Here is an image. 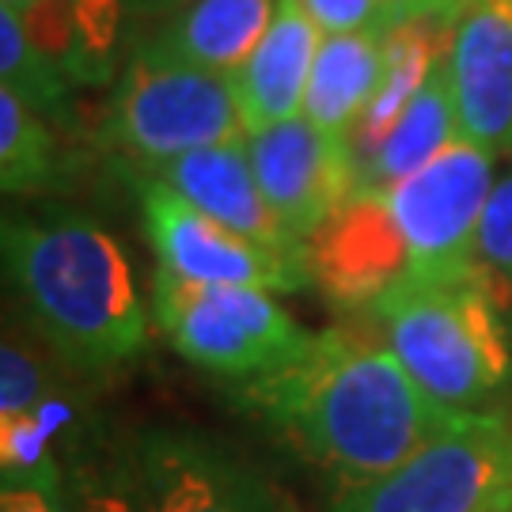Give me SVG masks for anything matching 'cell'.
<instances>
[{
	"label": "cell",
	"instance_id": "obj_1",
	"mask_svg": "<svg viewBox=\"0 0 512 512\" xmlns=\"http://www.w3.org/2000/svg\"><path fill=\"white\" fill-rule=\"evenodd\" d=\"M236 406L277 429L334 494L395 471L459 418L425 395L387 342L349 327L319 330L296 361L239 384Z\"/></svg>",
	"mask_w": 512,
	"mask_h": 512
},
{
	"label": "cell",
	"instance_id": "obj_2",
	"mask_svg": "<svg viewBox=\"0 0 512 512\" xmlns=\"http://www.w3.org/2000/svg\"><path fill=\"white\" fill-rule=\"evenodd\" d=\"M4 277L27 323L69 372H107L148 346V311L122 243L76 209L8 217Z\"/></svg>",
	"mask_w": 512,
	"mask_h": 512
},
{
	"label": "cell",
	"instance_id": "obj_3",
	"mask_svg": "<svg viewBox=\"0 0 512 512\" xmlns=\"http://www.w3.org/2000/svg\"><path fill=\"white\" fill-rule=\"evenodd\" d=\"M368 319L433 403L478 414L509 399L512 338L478 270L448 281L406 277L368 308Z\"/></svg>",
	"mask_w": 512,
	"mask_h": 512
},
{
	"label": "cell",
	"instance_id": "obj_4",
	"mask_svg": "<svg viewBox=\"0 0 512 512\" xmlns=\"http://www.w3.org/2000/svg\"><path fill=\"white\" fill-rule=\"evenodd\" d=\"M239 137H247V129L236 80L179 61L148 38L129 54L103 118V141L126 164L148 171L183 152Z\"/></svg>",
	"mask_w": 512,
	"mask_h": 512
},
{
	"label": "cell",
	"instance_id": "obj_5",
	"mask_svg": "<svg viewBox=\"0 0 512 512\" xmlns=\"http://www.w3.org/2000/svg\"><path fill=\"white\" fill-rule=\"evenodd\" d=\"M152 319L183 361L236 387L296 361L315 338L274 293L198 285L167 270L152 277Z\"/></svg>",
	"mask_w": 512,
	"mask_h": 512
},
{
	"label": "cell",
	"instance_id": "obj_6",
	"mask_svg": "<svg viewBox=\"0 0 512 512\" xmlns=\"http://www.w3.org/2000/svg\"><path fill=\"white\" fill-rule=\"evenodd\" d=\"M512 509V410L459 414L395 471L334 494L330 512Z\"/></svg>",
	"mask_w": 512,
	"mask_h": 512
},
{
	"label": "cell",
	"instance_id": "obj_7",
	"mask_svg": "<svg viewBox=\"0 0 512 512\" xmlns=\"http://www.w3.org/2000/svg\"><path fill=\"white\" fill-rule=\"evenodd\" d=\"M494 156L490 148L456 137L425 167L384 190L414 258L410 277L448 281L475 274V232L494 190Z\"/></svg>",
	"mask_w": 512,
	"mask_h": 512
},
{
	"label": "cell",
	"instance_id": "obj_8",
	"mask_svg": "<svg viewBox=\"0 0 512 512\" xmlns=\"http://www.w3.org/2000/svg\"><path fill=\"white\" fill-rule=\"evenodd\" d=\"M137 198L156 270L198 285H247L262 293L308 289V258L274 255L190 205L160 179L137 175Z\"/></svg>",
	"mask_w": 512,
	"mask_h": 512
},
{
	"label": "cell",
	"instance_id": "obj_9",
	"mask_svg": "<svg viewBox=\"0 0 512 512\" xmlns=\"http://www.w3.org/2000/svg\"><path fill=\"white\" fill-rule=\"evenodd\" d=\"M122 456L145 512H285L266 478L194 429H145Z\"/></svg>",
	"mask_w": 512,
	"mask_h": 512
},
{
	"label": "cell",
	"instance_id": "obj_10",
	"mask_svg": "<svg viewBox=\"0 0 512 512\" xmlns=\"http://www.w3.org/2000/svg\"><path fill=\"white\" fill-rule=\"evenodd\" d=\"M247 156L277 220L304 247L357 194V156L349 137L296 114L247 133Z\"/></svg>",
	"mask_w": 512,
	"mask_h": 512
},
{
	"label": "cell",
	"instance_id": "obj_11",
	"mask_svg": "<svg viewBox=\"0 0 512 512\" xmlns=\"http://www.w3.org/2000/svg\"><path fill=\"white\" fill-rule=\"evenodd\" d=\"M308 270L330 304L357 315H368L380 296L403 285L414 274V258L384 194L357 190L308 239Z\"/></svg>",
	"mask_w": 512,
	"mask_h": 512
},
{
	"label": "cell",
	"instance_id": "obj_12",
	"mask_svg": "<svg viewBox=\"0 0 512 512\" xmlns=\"http://www.w3.org/2000/svg\"><path fill=\"white\" fill-rule=\"evenodd\" d=\"M448 73L459 137L512 152V0H475L452 27Z\"/></svg>",
	"mask_w": 512,
	"mask_h": 512
},
{
	"label": "cell",
	"instance_id": "obj_13",
	"mask_svg": "<svg viewBox=\"0 0 512 512\" xmlns=\"http://www.w3.org/2000/svg\"><path fill=\"white\" fill-rule=\"evenodd\" d=\"M141 175L167 183L190 205H198L202 213L220 220L224 228H232L274 255L308 258V247L277 220L274 205L266 202L255 167H251V156H247V137L194 148V152H183L175 160L148 167Z\"/></svg>",
	"mask_w": 512,
	"mask_h": 512
},
{
	"label": "cell",
	"instance_id": "obj_14",
	"mask_svg": "<svg viewBox=\"0 0 512 512\" xmlns=\"http://www.w3.org/2000/svg\"><path fill=\"white\" fill-rule=\"evenodd\" d=\"M319 42H323V31L311 23L304 4L277 0L270 31L258 42L251 61L243 65V73L236 76V99L247 133L304 114Z\"/></svg>",
	"mask_w": 512,
	"mask_h": 512
},
{
	"label": "cell",
	"instance_id": "obj_15",
	"mask_svg": "<svg viewBox=\"0 0 512 512\" xmlns=\"http://www.w3.org/2000/svg\"><path fill=\"white\" fill-rule=\"evenodd\" d=\"M459 137V110L452 92V73H448V54L437 61V69L418 88L403 110V118L387 129L380 141L353 152L357 156V190L384 194L406 175L425 167L437 152Z\"/></svg>",
	"mask_w": 512,
	"mask_h": 512
},
{
	"label": "cell",
	"instance_id": "obj_16",
	"mask_svg": "<svg viewBox=\"0 0 512 512\" xmlns=\"http://www.w3.org/2000/svg\"><path fill=\"white\" fill-rule=\"evenodd\" d=\"M274 16L277 0H190L148 42L205 73L236 80Z\"/></svg>",
	"mask_w": 512,
	"mask_h": 512
},
{
	"label": "cell",
	"instance_id": "obj_17",
	"mask_svg": "<svg viewBox=\"0 0 512 512\" xmlns=\"http://www.w3.org/2000/svg\"><path fill=\"white\" fill-rule=\"evenodd\" d=\"M387 35L380 31H349V35H323L319 54L311 65L304 118L349 137L361 129L376 95L384 88Z\"/></svg>",
	"mask_w": 512,
	"mask_h": 512
},
{
	"label": "cell",
	"instance_id": "obj_18",
	"mask_svg": "<svg viewBox=\"0 0 512 512\" xmlns=\"http://www.w3.org/2000/svg\"><path fill=\"white\" fill-rule=\"evenodd\" d=\"M69 84V73L50 50H42L27 19L0 8V88H12L27 107L50 118L65 110Z\"/></svg>",
	"mask_w": 512,
	"mask_h": 512
},
{
	"label": "cell",
	"instance_id": "obj_19",
	"mask_svg": "<svg viewBox=\"0 0 512 512\" xmlns=\"http://www.w3.org/2000/svg\"><path fill=\"white\" fill-rule=\"evenodd\" d=\"M57 152L46 118L12 88H0V186L4 194H31L54 179Z\"/></svg>",
	"mask_w": 512,
	"mask_h": 512
},
{
	"label": "cell",
	"instance_id": "obj_20",
	"mask_svg": "<svg viewBox=\"0 0 512 512\" xmlns=\"http://www.w3.org/2000/svg\"><path fill=\"white\" fill-rule=\"evenodd\" d=\"M475 270L497 311L512 319V171L486 198L475 232Z\"/></svg>",
	"mask_w": 512,
	"mask_h": 512
},
{
	"label": "cell",
	"instance_id": "obj_21",
	"mask_svg": "<svg viewBox=\"0 0 512 512\" xmlns=\"http://www.w3.org/2000/svg\"><path fill=\"white\" fill-rule=\"evenodd\" d=\"M65 384V372H54L46 353L16 334H4L0 346V418L31 414L54 387Z\"/></svg>",
	"mask_w": 512,
	"mask_h": 512
},
{
	"label": "cell",
	"instance_id": "obj_22",
	"mask_svg": "<svg viewBox=\"0 0 512 512\" xmlns=\"http://www.w3.org/2000/svg\"><path fill=\"white\" fill-rule=\"evenodd\" d=\"M69 509L73 512H145L133 494L126 456L84 452L69 463Z\"/></svg>",
	"mask_w": 512,
	"mask_h": 512
},
{
	"label": "cell",
	"instance_id": "obj_23",
	"mask_svg": "<svg viewBox=\"0 0 512 512\" xmlns=\"http://www.w3.org/2000/svg\"><path fill=\"white\" fill-rule=\"evenodd\" d=\"M300 4L323 35H349V31L387 35L391 27H399L387 0H300Z\"/></svg>",
	"mask_w": 512,
	"mask_h": 512
},
{
	"label": "cell",
	"instance_id": "obj_24",
	"mask_svg": "<svg viewBox=\"0 0 512 512\" xmlns=\"http://www.w3.org/2000/svg\"><path fill=\"white\" fill-rule=\"evenodd\" d=\"M0 512H73L69 482H0Z\"/></svg>",
	"mask_w": 512,
	"mask_h": 512
},
{
	"label": "cell",
	"instance_id": "obj_25",
	"mask_svg": "<svg viewBox=\"0 0 512 512\" xmlns=\"http://www.w3.org/2000/svg\"><path fill=\"white\" fill-rule=\"evenodd\" d=\"M475 0H410V16L440 19V23H456Z\"/></svg>",
	"mask_w": 512,
	"mask_h": 512
},
{
	"label": "cell",
	"instance_id": "obj_26",
	"mask_svg": "<svg viewBox=\"0 0 512 512\" xmlns=\"http://www.w3.org/2000/svg\"><path fill=\"white\" fill-rule=\"evenodd\" d=\"M186 4L190 0H129V8L141 12V16H175Z\"/></svg>",
	"mask_w": 512,
	"mask_h": 512
},
{
	"label": "cell",
	"instance_id": "obj_27",
	"mask_svg": "<svg viewBox=\"0 0 512 512\" xmlns=\"http://www.w3.org/2000/svg\"><path fill=\"white\" fill-rule=\"evenodd\" d=\"M42 0H0V8H8V12H19V16H27V12H35Z\"/></svg>",
	"mask_w": 512,
	"mask_h": 512
},
{
	"label": "cell",
	"instance_id": "obj_28",
	"mask_svg": "<svg viewBox=\"0 0 512 512\" xmlns=\"http://www.w3.org/2000/svg\"><path fill=\"white\" fill-rule=\"evenodd\" d=\"M387 4H391V12H395V19H399V23L414 19V16H410V0H387Z\"/></svg>",
	"mask_w": 512,
	"mask_h": 512
},
{
	"label": "cell",
	"instance_id": "obj_29",
	"mask_svg": "<svg viewBox=\"0 0 512 512\" xmlns=\"http://www.w3.org/2000/svg\"><path fill=\"white\" fill-rule=\"evenodd\" d=\"M505 512H512V509H505Z\"/></svg>",
	"mask_w": 512,
	"mask_h": 512
}]
</instances>
